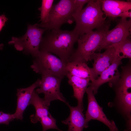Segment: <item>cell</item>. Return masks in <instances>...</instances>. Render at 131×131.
Instances as JSON below:
<instances>
[{"instance_id": "44dd1931", "label": "cell", "mask_w": 131, "mask_h": 131, "mask_svg": "<svg viewBox=\"0 0 131 131\" xmlns=\"http://www.w3.org/2000/svg\"><path fill=\"white\" fill-rule=\"evenodd\" d=\"M54 1V0H42L41 6L38 8L41 12L40 21L41 22V23H43L47 21Z\"/></svg>"}, {"instance_id": "d4e9b609", "label": "cell", "mask_w": 131, "mask_h": 131, "mask_svg": "<svg viewBox=\"0 0 131 131\" xmlns=\"http://www.w3.org/2000/svg\"><path fill=\"white\" fill-rule=\"evenodd\" d=\"M118 17H120L121 18L125 19H126L128 17H129L131 18V10L123 12L119 15Z\"/></svg>"}, {"instance_id": "e0dca14e", "label": "cell", "mask_w": 131, "mask_h": 131, "mask_svg": "<svg viewBox=\"0 0 131 131\" xmlns=\"http://www.w3.org/2000/svg\"><path fill=\"white\" fill-rule=\"evenodd\" d=\"M66 68L68 73L72 75L83 78H89L93 81L94 79L91 68L87 63L79 61L68 62L66 64Z\"/></svg>"}, {"instance_id": "9a60e30c", "label": "cell", "mask_w": 131, "mask_h": 131, "mask_svg": "<svg viewBox=\"0 0 131 131\" xmlns=\"http://www.w3.org/2000/svg\"><path fill=\"white\" fill-rule=\"evenodd\" d=\"M29 105H33L35 109V114L31 115L30 117L32 123H35L52 116L48 111L49 106L45 103L43 98L39 97L35 90L33 93Z\"/></svg>"}, {"instance_id": "cb8c5ba5", "label": "cell", "mask_w": 131, "mask_h": 131, "mask_svg": "<svg viewBox=\"0 0 131 131\" xmlns=\"http://www.w3.org/2000/svg\"><path fill=\"white\" fill-rule=\"evenodd\" d=\"M8 20L4 14L0 15V32Z\"/></svg>"}, {"instance_id": "2e32d148", "label": "cell", "mask_w": 131, "mask_h": 131, "mask_svg": "<svg viewBox=\"0 0 131 131\" xmlns=\"http://www.w3.org/2000/svg\"><path fill=\"white\" fill-rule=\"evenodd\" d=\"M66 76L68 79V83L73 87V96L77 100V106L83 109V98L87 87L90 85V79L81 78L69 73Z\"/></svg>"}, {"instance_id": "5bb4252c", "label": "cell", "mask_w": 131, "mask_h": 131, "mask_svg": "<svg viewBox=\"0 0 131 131\" xmlns=\"http://www.w3.org/2000/svg\"><path fill=\"white\" fill-rule=\"evenodd\" d=\"M101 7L106 17L114 19L123 12L131 10V2L115 0H102Z\"/></svg>"}, {"instance_id": "7a4b0ae2", "label": "cell", "mask_w": 131, "mask_h": 131, "mask_svg": "<svg viewBox=\"0 0 131 131\" xmlns=\"http://www.w3.org/2000/svg\"><path fill=\"white\" fill-rule=\"evenodd\" d=\"M101 0H90L87 6L79 13L74 14L76 25L74 29L79 37L89 33L94 29H109L110 22L104 17Z\"/></svg>"}, {"instance_id": "7c38bea8", "label": "cell", "mask_w": 131, "mask_h": 131, "mask_svg": "<svg viewBox=\"0 0 131 131\" xmlns=\"http://www.w3.org/2000/svg\"><path fill=\"white\" fill-rule=\"evenodd\" d=\"M40 81V79H38L32 85L27 88L17 89L16 108L15 112L14 114L15 119L23 120L24 112L29 105L33 91L36 88L39 86Z\"/></svg>"}, {"instance_id": "5b68a950", "label": "cell", "mask_w": 131, "mask_h": 131, "mask_svg": "<svg viewBox=\"0 0 131 131\" xmlns=\"http://www.w3.org/2000/svg\"><path fill=\"white\" fill-rule=\"evenodd\" d=\"M75 12L73 0H61L53 5L46 22L38 24V25L47 30L60 29L63 24L73 22V16Z\"/></svg>"}, {"instance_id": "603a6c76", "label": "cell", "mask_w": 131, "mask_h": 131, "mask_svg": "<svg viewBox=\"0 0 131 131\" xmlns=\"http://www.w3.org/2000/svg\"><path fill=\"white\" fill-rule=\"evenodd\" d=\"M90 1V0H73L76 10V12L74 14L80 12L82 9L84 5Z\"/></svg>"}, {"instance_id": "ffe728a7", "label": "cell", "mask_w": 131, "mask_h": 131, "mask_svg": "<svg viewBox=\"0 0 131 131\" xmlns=\"http://www.w3.org/2000/svg\"><path fill=\"white\" fill-rule=\"evenodd\" d=\"M122 71L117 84V90H128L131 87V69L130 66L122 67Z\"/></svg>"}, {"instance_id": "30bf717a", "label": "cell", "mask_w": 131, "mask_h": 131, "mask_svg": "<svg viewBox=\"0 0 131 131\" xmlns=\"http://www.w3.org/2000/svg\"><path fill=\"white\" fill-rule=\"evenodd\" d=\"M122 59L116 54L115 58L112 64L102 72L97 79L90 83V86L92 89L94 94L97 93L99 87L105 83L108 82L110 86L117 83L120 75L118 68L122 63Z\"/></svg>"}, {"instance_id": "8fae6325", "label": "cell", "mask_w": 131, "mask_h": 131, "mask_svg": "<svg viewBox=\"0 0 131 131\" xmlns=\"http://www.w3.org/2000/svg\"><path fill=\"white\" fill-rule=\"evenodd\" d=\"M106 49L103 53H95L91 57V60H94L93 67L90 68L94 79L112 64L115 58V51L113 47L110 46Z\"/></svg>"}, {"instance_id": "9c48e42d", "label": "cell", "mask_w": 131, "mask_h": 131, "mask_svg": "<svg viewBox=\"0 0 131 131\" xmlns=\"http://www.w3.org/2000/svg\"><path fill=\"white\" fill-rule=\"evenodd\" d=\"M88 97V104L85 114L86 122L92 119L99 121L106 125L110 131H119L114 122L108 120L103 112L102 108L97 102L94 96L92 89L90 86L86 91Z\"/></svg>"}, {"instance_id": "ac0fdd59", "label": "cell", "mask_w": 131, "mask_h": 131, "mask_svg": "<svg viewBox=\"0 0 131 131\" xmlns=\"http://www.w3.org/2000/svg\"><path fill=\"white\" fill-rule=\"evenodd\" d=\"M117 95L123 112L130 119L131 111V92L128 90H117Z\"/></svg>"}, {"instance_id": "8992f818", "label": "cell", "mask_w": 131, "mask_h": 131, "mask_svg": "<svg viewBox=\"0 0 131 131\" xmlns=\"http://www.w3.org/2000/svg\"><path fill=\"white\" fill-rule=\"evenodd\" d=\"M109 29L96 30L84 34L78 38V45L68 62L79 61L87 63L95 53L103 36Z\"/></svg>"}, {"instance_id": "484cf974", "label": "cell", "mask_w": 131, "mask_h": 131, "mask_svg": "<svg viewBox=\"0 0 131 131\" xmlns=\"http://www.w3.org/2000/svg\"><path fill=\"white\" fill-rule=\"evenodd\" d=\"M4 47V45L3 44H0V50H2L3 49Z\"/></svg>"}, {"instance_id": "3957f363", "label": "cell", "mask_w": 131, "mask_h": 131, "mask_svg": "<svg viewBox=\"0 0 131 131\" xmlns=\"http://www.w3.org/2000/svg\"><path fill=\"white\" fill-rule=\"evenodd\" d=\"M66 63L49 52L40 50L31 67L41 75H53L63 79L68 73L66 68Z\"/></svg>"}, {"instance_id": "7402d4cb", "label": "cell", "mask_w": 131, "mask_h": 131, "mask_svg": "<svg viewBox=\"0 0 131 131\" xmlns=\"http://www.w3.org/2000/svg\"><path fill=\"white\" fill-rule=\"evenodd\" d=\"M15 119L14 114L6 113L2 111H0V124L8 125L10 122Z\"/></svg>"}, {"instance_id": "277c9868", "label": "cell", "mask_w": 131, "mask_h": 131, "mask_svg": "<svg viewBox=\"0 0 131 131\" xmlns=\"http://www.w3.org/2000/svg\"><path fill=\"white\" fill-rule=\"evenodd\" d=\"M45 28L39 27L38 24H28L27 31L22 36L13 37L8 44H13L17 50L23 51L27 55L35 57L40 52L39 47Z\"/></svg>"}, {"instance_id": "52a82bcc", "label": "cell", "mask_w": 131, "mask_h": 131, "mask_svg": "<svg viewBox=\"0 0 131 131\" xmlns=\"http://www.w3.org/2000/svg\"><path fill=\"white\" fill-rule=\"evenodd\" d=\"M63 79L51 75H41L39 88L35 91L38 94L43 93L45 103L49 106L50 102L55 100H59L66 104L67 103L65 98L60 90V86Z\"/></svg>"}, {"instance_id": "ba28073f", "label": "cell", "mask_w": 131, "mask_h": 131, "mask_svg": "<svg viewBox=\"0 0 131 131\" xmlns=\"http://www.w3.org/2000/svg\"><path fill=\"white\" fill-rule=\"evenodd\" d=\"M131 28V18L128 20L121 18L113 29L106 32L96 51L100 52L102 49H106L130 37Z\"/></svg>"}, {"instance_id": "d6986e66", "label": "cell", "mask_w": 131, "mask_h": 131, "mask_svg": "<svg viewBox=\"0 0 131 131\" xmlns=\"http://www.w3.org/2000/svg\"><path fill=\"white\" fill-rule=\"evenodd\" d=\"M130 37L111 46L114 48L116 54L122 59L131 58V41Z\"/></svg>"}, {"instance_id": "6da1fadb", "label": "cell", "mask_w": 131, "mask_h": 131, "mask_svg": "<svg viewBox=\"0 0 131 131\" xmlns=\"http://www.w3.org/2000/svg\"><path fill=\"white\" fill-rule=\"evenodd\" d=\"M39 47L40 50L53 53L65 62H68L74 52V47L79 36L73 30L60 29L46 30Z\"/></svg>"}, {"instance_id": "4fadbf2b", "label": "cell", "mask_w": 131, "mask_h": 131, "mask_svg": "<svg viewBox=\"0 0 131 131\" xmlns=\"http://www.w3.org/2000/svg\"><path fill=\"white\" fill-rule=\"evenodd\" d=\"M66 104L69 108L70 113L67 119L62 121L63 124L68 126V129L66 131H83L84 128H88V123L82 112L83 109L78 106H71L68 102Z\"/></svg>"}]
</instances>
